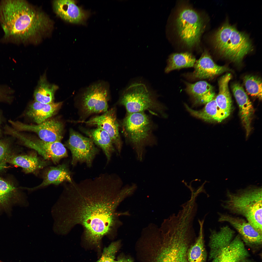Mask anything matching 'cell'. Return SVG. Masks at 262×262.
Instances as JSON below:
<instances>
[{"label": "cell", "instance_id": "obj_1", "mask_svg": "<svg viewBox=\"0 0 262 262\" xmlns=\"http://www.w3.org/2000/svg\"><path fill=\"white\" fill-rule=\"evenodd\" d=\"M115 174H101L93 179L69 183L66 187L69 205L67 224L83 228L84 241L98 246L105 236H114L122 224L119 217L128 212H118L120 204L131 196L127 188Z\"/></svg>", "mask_w": 262, "mask_h": 262}, {"label": "cell", "instance_id": "obj_2", "mask_svg": "<svg viewBox=\"0 0 262 262\" xmlns=\"http://www.w3.org/2000/svg\"><path fill=\"white\" fill-rule=\"evenodd\" d=\"M193 219L173 214L164 220L159 229L148 234L140 248L141 262H188V249L196 237Z\"/></svg>", "mask_w": 262, "mask_h": 262}, {"label": "cell", "instance_id": "obj_3", "mask_svg": "<svg viewBox=\"0 0 262 262\" xmlns=\"http://www.w3.org/2000/svg\"><path fill=\"white\" fill-rule=\"evenodd\" d=\"M0 24L3 41L15 44L37 43L52 27L46 15L23 0L0 1Z\"/></svg>", "mask_w": 262, "mask_h": 262}, {"label": "cell", "instance_id": "obj_4", "mask_svg": "<svg viewBox=\"0 0 262 262\" xmlns=\"http://www.w3.org/2000/svg\"><path fill=\"white\" fill-rule=\"evenodd\" d=\"M209 258L211 262H252L239 234L228 226L210 229Z\"/></svg>", "mask_w": 262, "mask_h": 262}, {"label": "cell", "instance_id": "obj_5", "mask_svg": "<svg viewBox=\"0 0 262 262\" xmlns=\"http://www.w3.org/2000/svg\"><path fill=\"white\" fill-rule=\"evenodd\" d=\"M226 197L221 204L223 208L243 216L255 229L262 233L261 187L250 186L235 193L228 190Z\"/></svg>", "mask_w": 262, "mask_h": 262}, {"label": "cell", "instance_id": "obj_6", "mask_svg": "<svg viewBox=\"0 0 262 262\" xmlns=\"http://www.w3.org/2000/svg\"><path fill=\"white\" fill-rule=\"evenodd\" d=\"M121 126L127 141L135 152L137 159L142 161L145 147L155 144L152 136L153 125L149 117L144 112L127 113Z\"/></svg>", "mask_w": 262, "mask_h": 262}, {"label": "cell", "instance_id": "obj_7", "mask_svg": "<svg viewBox=\"0 0 262 262\" xmlns=\"http://www.w3.org/2000/svg\"><path fill=\"white\" fill-rule=\"evenodd\" d=\"M213 42L215 48L224 57L239 63L253 49L248 36L227 23L215 33Z\"/></svg>", "mask_w": 262, "mask_h": 262}, {"label": "cell", "instance_id": "obj_8", "mask_svg": "<svg viewBox=\"0 0 262 262\" xmlns=\"http://www.w3.org/2000/svg\"><path fill=\"white\" fill-rule=\"evenodd\" d=\"M119 103L125 107L127 113L148 111L157 115L163 113V107L155 94L141 83H132L125 90Z\"/></svg>", "mask_w": 262, "mask_h": 262}, {"label": "cell", "instance_id": "obj_9", "mask_svg": "<svg viewBox=\"0 0 262 262\" xmlns=\"http://www.w3.org/2000/svg\"><path fill=\"white\" fill-rule=\"evenodd\" d=\"M176 22L178 34L188 46L192 47L199 42L204 24L198 13L189 8H183L179 13Z\"/></svg>", "mask_w": 262, "mask_h": 262}, {"label": "cell", "instance_id": "obj_10", "mask_svg": "<svg viewBox=\"0 0 262 262\" xmlns=\"http://www.w3.org/2000/svg\"><path fill=\"white\" fill-rule=\"evenodd\" d=\"M69 139L66 146L72 154L71 164L75 166L77 163H85L91 167L99 150L90 138L84 136L72 129L70 130Z\"/></svg>", "mask_w": 262, "mask_h": 262}, {"label": "cell", "instance_id": "obj_11", "mask_svg": "<svg viewBox=\"0 0 262 262\" xmlns=\"http://www.w3.org/2000/svg\"><path fill=\"white\" fill-rule=\"evenodd\" d=\"M109 98L108 90L102 84L98 83L90 86L82 97L81 109L83 114L87 116L106 112L108 110Z\"/></svg>", "mask_w": 262, "mask_h": 262}, {"label": "cell", "instance_id": "obj_12", "mask_svg": "<svg viewBox=\"0 0 262 262\" xmlns=\"http://www.w3.org/2000/svg\"><path fill=\"white\" fill-rule=\"evenodd\" d=\"M14 135L27 147L35 150L45 159H50L55 164L68 156L67 150L60 141L49 142L41 140L29 139L17 132Z\"/></svg>", "mask_w": 262, "mask_h": 262}, {"label": "cell", "instance_id": "obj_13", "mask_svg": "<svg viewBox=\"0 0 262 262\" xmlns=\"http://www.w3.org/2000/svg\"><path fill=\"white\" fill-rule=\"evenodd\" d=\"M218 221L227 222L238 232L244 243L254 248L260 247L262 244L261 233L244 219L227 213H219Z\"/></svg>", "mask_w": 262, "mask_h": 262}, {"label": "cell", "instance_id": "obj_14", "mask_svg": "<svg viewBox=\"0 0 262 262\" xmlns=\"http://www.w3.org/2000/svg\"><path fill=\"white\" fill-rule=\"evenodd\" d=\"M19 131H28L37 133L45 141H60L63 138L64 126L59 121L54 119L46 120L37 125H28L19 122H10Z\"/></svg>", "mask_w": 262, "mask_h": 262}, {"label": "cell", "instance_id": "obj_15", "mask_svg": "<svg viewBox=\"0 0 262 262\" xmlns=\"http://www.w3.org/2000/svg\"><path fill=\"white\" fill-rule=\"evenodd\" d=\"M78 122L89 125L95 126L106 131L110 137L118 154H120L122 143L119 132V125L115 107L108 110L100 115L96 116L87 121H79Z\"/></svg>", "mask_w": 262, "mask_h": 262}, {"label": "cell", "instance_id": "obj_16", "mask_svg": "<svg viewBox=\"0 0 262 262\" xmlns=\"http://www.w3.org/2000/svg\"><path fill=\"white\" fill-rule=\"evenodd\" d=\"M194 67V71L189 75L190 78L194 79L212 78L229 70L225 66L215 64L205 51L196 62Z\"/></svg>", "mask_w": 262, "mask_h": 262}, {"label": "cell", "instance_id": "obj_17", "mask_svg": "<svg viewBox=\"0 0 262 262\" xmlns=\"http://www.w3.org/2000/svg\"><path fill=\"white\" fill-rule=\"evenodd\" d=\"M232 88L234 96L239 106L241 119L248 136L251 131V122L254 108L243 87L239 84H233Z\"/></svg>", "mask_w": 262, "mask_h": 262}, {"label": "cell", "instance_id": "obj_18", "mask_svg": "<svg viewBox=\"0 0 262 262\" xmlns=\"http://www.w3.org/2000/svg\"><path fill=\"white\" fill-rule=\"evenodd\" d=\"M54 10L61 18L68 22L75 24L81 23L85 14L81 8L72 0H56L53 2Z\"/></svg>", "mask_w": 262, "mask_h": 262}, {"label": "cell", "instance_id": "obj_19", "mask_svg": "<svg viewBox=\"0 0 262 262\" xmlns=\"http://www.w3.org/2000/svg\"><path fill=\"white\" fill-rule=\"evenodd\" d=\"M73 181L68 165L64 163L49 168L44 173L42 183L36 187L29 189L33 190L51 184L58 185L64 182L71 183Z\"/></svg>", "mask_w": 262, "mask_h": 262}, {"label": "cell", "instance_id": "obj_20", "mask_svg": "<svg viewBox=\"0 0 262 262\" xmlns=\"http://www.w3.org/2000/svg\"><path fill=\"white\" fill-rule=\"evenodd\" d=\"M18 188L12 182L0 177V213H8L21 201Z\"/></svg>", "mask_w": 262, "mask_h": 262}, {"label": "cell", "instance_id": "obj_21", "mask_svg": "<svg viewBox=\"0 0 262 262\" xmlns=\"http://www.w3.org/2000/svg\"><path fill=\"white\" fill-rule=\"evenodd\" d=\"M80 129L92 140L95 145L102 149L106 156L107 163L109 162L115 149L108 133L103 129L98 127L89 129L81 127Z\"/></svg>", "mask_w": 262, "mask_h": 262}, {"label": "cell", "instance_id": "obj_22", "mask_svg": "<svg viewBox=\"0 0 262 262\" xmlns=\"http://www.w3.org/2000/svg\"><path fill=\"white\" fill-rule=\"evenodd\" d=\"M8 162L21 167L26 173H35L47 166L48 163L41 159L35 153L27 155H12Z\"/></svg>", "mask_w": 262, "mask_h": 262}, {"label": "cell", "instance_id": "obj_23", "mask_svg": "<svg viewBox=\"0 0 262 262\" xmlns=\"http://www.w3.org/2000/svg\"><path fill=\"white\" fill-rule=\"evenodd\" d=\"M186 91L194 99L196 103L206 104L214 98L213 86L205 81L193 83L185 82Z\"/></svg>", "mask_w": 262, "mask_h": 262}, {"label": "cell", "instance_id": "obj_24", "mask_svg": "<svg viewBox=\"0 0 262 262\" xmlns=\"http://www.w3.org/2000/svg\"><path fill=\"white\" fill-rule=\"evenodd\" d=\"M62 102L44 104L35 101L29 106L26 115L35 122L39 124L46 121L54 115Z\"/></svg>", "mask_w": 262, "mask_h": 262}, {"label": "cell", "instance_id": "obj_25", "mask_svg": "<svg viewBox=\"0 0 262 262\" xmlns=\"http://www.w3.org/2000/svg\"><path fill=\"white\" fill-rule=\"evenodd\" d=\"M231 78V74L228 73L220 79L218 81L219 92L215 98L219 108L228 117L231 109L232 100L228 85Z\"/></svg>", "mask_w": 262, "mask_h": 262}, {"label": "cell", "instance_id": "obj_26", "mask_svg": "<svg viewBox=\"0 0 262 262\" xmlns=\"http://www.w3.org/2000/svg\"><path fill=\"white\" fill-rule=\"evenodd\" d=\"M187 110L193 116L209 122H221L228 116L218 107L215 98L206 104L203 109L199 111L193 110L185 105Z\"/></svg>", "mask_w": 262, "mask_h": 262}, {"label": "cell", "instance_id": "obj_27", "mask_svg": "<svg viewBox=\"0 0 262 262\" xmlns=\"http://www.w3.org/2000/svg\"><path fill=\"white\" fill-rule=\"evenodd\" d=\"M205 218L201 220H198L200 226L198 236L188 249V262H206L207 254L205 245L203 229Z\"/></svg>", "mask_w": 262, "mask_h": 262}, {"label": "cell", "instance_id": "obj_28", "mask_svg": "<svg viewBox=\"0 0 262 262\" xmlns=\"http://www.w3.org/2000/svg\"><path fill=\"white\" fill-rule=\"evenodd\" d=\"M58 87L47 81L45 74L41 76L34 92L35 101L44 104L53 103L54 93Z\"/></svg>", "mask_w": 262, "mask_h": 262}, {"label": "cell", "instance_id": "obj_29", "mask_svg": "<svg viewBox=\"0 0 262 262\" xmlns=\"http://www.w3.org/2000/svg\"><path fill=\"white\" fill-rule=\"evenodd\" d=\"M196 62L195 58L190 53H173L170 56L168 60L165 72L168 73L176 69L193 67Z\"/></svg>", "mask_w": 262, "mask_h": 262}, {"label": "cell", "instance_id": "obj_30", "mask_svg": "<svg viewBox=\"0 0 262 262\" xmlns=\"http://www.w3.org/2000/svg\"><path fill=\"white\" fill-rule=\"evenodd\" d=\"M244 82L246 90L251 96L262 99V81L256 76L247 75L245 76Z\"/></svg>", "mask_w": 262, "mask_h": 262}, {"label": "cell", "instance_id": "obj_31", "mask_svg": "<svg viewBox=\"0 0 262 262\" xmlns=\"http://www.w3.org/2000/svg\"><path fill=\"white\" fill-rule=\"evenodd\" d=\"M121 245L120 240L113 242L104 249L100 258L96 262H114L116 254Z\"/></svg>", "mask_w": 262, "mask_h": 262}, {"label": "cell", "instance_id": "obj_32", "mask_svg": "<svg viewBox=\"0 0 262 262\" xmlns=\"http://www.w3.org/2000/svg\"><path fill=\"white\" fill-rule=\"evenodd\" d=\"M12 155L8 144L4 142L0 141V172L5 168L6 163Z\"/></svg>", "mask_w": 262, "mask_h": 262}, {"label": "cell", "instance_id": "obj_33", "mask_svg": "<svg viewBox=\"0 0 262 262\" xmlns=\"http://www.w3.org/2000/svg\"><path fill=\"white\" fill-rule=\"evenodd\" d=\"M114 262H134V260L130 256L122 254L117 257L116 260Z\"/></svg>", "mask_w": 262, "mask_h": 262}, {"label": "cell", "instance_id": "obj_34", "mask_svg": "<svg viewBox=\"0 0 262 262\" xmlns=\"http://www.w3.org/2000/svg\"><path fill=\"white\" fill-rule=\"evenodd\" d=\"M193 196H194V195H193Z\"/></svg>", "mask_w": 262, "mask_h": 262}]
</instances>
